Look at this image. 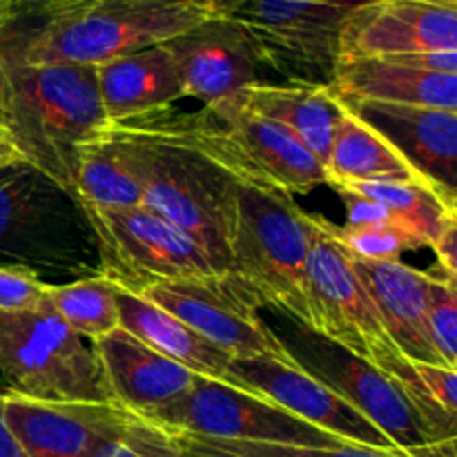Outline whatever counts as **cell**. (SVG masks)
<instances>
[{
    "instance_id": "15",
    "label": "cell",
    "mask_w": 457,
    "mask_h": 457,
    "mask_svg": "<svg viewBox=\"0 0 457 457\" xmlns=\"http://www.w3.org/2000/svg\"><path fill=\"white\" fill-rule=\"evenodd\" d=\"M230 373L244 391L266 397L272 404L348 445L369 446L375 451H397L393 442L355 406L299 366L284 364L272 357H248L232 360Z\"/></svg>"
},
{
    "instance_id": "39",
    "label": "cell",
    "mask_w": 457,
    "mask_h": 457,
    "mask_svg": "<svg viewBox=\"0 0 457 457\" xmlns=\"http://www.w3.org/2000/svg\"><path fill=\"white\" fill-rule=\"evenodd\" d=\"M25 3L27 0H0V27L7 25Z\"/></svg>"
},
{
    "instance_id": "7",
    "label": "cell",
    "mask_w": 457,
    "mask_h": 457,
    "mask_svg": "<svg viewBox=\"0 0 457 457\" xmlns=\"http://www.w3.org/2000/svg\"><path fill=\"white\" fill-rule=\"evenodd\" d=\"M0 386L34 402L119 404L96 353L47 299L29 311L0 312Z\"/></svg>"
},
{
    "instance_id": "27",
    "label": "cell",
    "mask_w": 457,
    "mask_h": 457,
    "mask_svg": "<svg viewBox=\"0 0 457 457\" xmlns=\"http://www.w3.org/2000/svg\"><path fill=\"white\" fill-rule=\"evenodd\" d=\"M120 286L103 275L80 277L71 284H47L45 299L79 337L92 342L120 328Z\"/></svg>"
},
{
    "instance_id": "35",
    "label": "cell",
    "mask_w": 457,
    "mask_h": 457,
    "mask_svg": "<svg viewBox=\"0 0 457 457\" xmlns=\"http://www.w3.org/2000/svg\"><path fill=\"white\" fill-rule=\"evenodd\" d=\"M335 190L339 192L344 205H346V223H344V228H361L370 226V223H382L395 219L384 205L375 204V201L366 199V196L355 195L351 190H342V187H335Z\"/></svg>"
},
{
    "instance_id": "18",
    "label": "cell",
    "mask_w": 457,
    "mask_h": 457,
    "mask_svg": "<svg viewBox=\"0 0 457 457\" xmlns=\"http://www.w3.org/2000/svg\"><path fill=\"white\" fill-rule=\"evenodd\" d=\"M163 45L177 67L183 96L196 98L204 107L223 105L263 83V70L248 36L228 18L210 16Z\"/></svg>"
},
{
    "instance_id": "5",
    "label": "cell",
    "mask_w": 457,
    "mask_h": 457,
    "mask_svg": "<svg viewBox=\"0 0 457 457\" xmlns=\"http://www.w3.org/2000/svg\"><path fill=\"white\" fill-rule=\"evenodd\" d=\"M0 266L34 275H101L83 205L18 156L0 161Z\"/></svg>"
},
{
    "instance_id": "28",
    "label": "cell",
    "mask_w": 457,
    "mask_h": 457,
    "mask_svg": "<svg viewBox=\"0 0 457 457\" xmlns=\"http://www.w3.org/2000/svg\"><path fill=\"white\" fill-rule=\"evenodd\" d=\"M366 196L384 205L395 219H400L415 237L431 248L449 223L457 221V208L446 204L431 186L424 181L411 183H346L333 186Z\"/></svg>"
},
{
    "instance_id": "37",
    "label": "cell",
    "mask_w": 457,
    "mask_h": 457,
    "mask_svg": "<svg viewBox=\"0 0 457 457\" xmlns=\"http://www.w3.org/2000/svg\"><path fill=\"white\" fill-rule=\"evenodd\" d=\"M3 406H4V397L3 393H0V457H29L25 453V449L21 446V442L16 440L12 428L7 427Z\"/></svg>"
},
{
    "instance_id": "41",
    "label": "cell",
    "mask_w": 457,
    "mask_h": 457,
    "mask_svg": "<svg viewBox=\"0 0 457 457\" xmlns=\"http://www.w3.org/2000/svg\"><path fill=\"white\" fill-rule=\"evenodd\" d=\"M9 156H13V152H12V147H9L7 137H4V129L0 128V161L9 159Z\"/></svg>"
},
{
    "instance_id": "14",
    "label": "cell",
    "mask_w": 457,
    "mask_h": 457,
    "mask_svg": "<svg viewBox=\"0 0 457 457\" xmlns=\"http://www.w3.org/2000/svg\"><path fill=\"white\" fill-rule=\"evenodd\" d=\"M7 427L29 457H103L145 418L120 404L34 402L3 393Z\"/></svg>"
},
{
    "instance_id": "21",
    "label": "cell",
    "mask_w": 457,
    "mask_h": 457,
    "mask_svg": "<svg viewBox=\"0 0 457 457\" xmlns=\"http://www.w3.org/2000/svg\"><path fill=\"white\" fill-rule=\"evenodd\" d=\"M330 89L339 98L457 112V74L415 70L397 56L342 58Z\"/></svg>"
},
{
    "instance_id": "40",
    "label": "cell",
    "mask_w": 457,
    "mask_h": 457,
    "mask_svg": "<svg viewBox=\"0 0 457 457\" xmlns=\"http://www.w3.org/2000/svg\"><path fill=\"white\" fill-rule=\"evenodd\" d=\"M306 3H320V4H330V7H342V9H355L364 7V4L378 3V0H306Z\"/></svg>"
},
{
    "instance_id": "1",
    "label": "cell",
    "mask_w": 457,
    "mask_h": 457,
    "mask_svg": "<svg viewBox=\"0 0 457 457\" xmlns=\"http://www.w3.org/2000/svg\"><path fill=\"white\" fill-rule=\"evenodd\" d=\"M110 137L143 187V208L161 214L230 275L239 179L192 134L177 107L110 123Z\"/></svg>"
},
{
    "instance_id": "13",
    "label": "cell",
    "mask_w": 457,
    "mask_h": 457,
    "mask_svg": "<svg viewBox=\"0 0 457 457\" xmlns=\"http://www.w3.org/2000/svg\"><path fill=\"white\" fill-rule=\"evenodd\" d=\"M137 295L172 312L232 360L272 357L297 366L272 326L262 320V306L232 275L154 284Z\"/></svg>"
},
{
    "instance_id": "12",
    "label": "cell",
    "mask_w": 457,
    "mask_h": 457,
    "mask_svg": "<svg viewBox=\"0 0 457 457\" xmlns=\"http://www.w3.org/2000/svg\"><path fill=\"white\" fill-rule=\"evenodd\" d=\"M145 420L172 436H195L208 440L290 446L348 445L272 404L266 397L201 375H196L192 386L181 397Z\"/></svg>"
},
{
    "instance_id": "22",
    "label": "cell",
    "mask_w": 457,
    "mask_h": 457,
    "mask_svg": "<svg viewBox=\"0 0 457 457\" xmlns=\"http://www.w3.org/2000/svg\"><path fill=\"white\" fill-rule=\"evenodd\" d=\"M98 94L110 123L172 107L183 98L177 67L165 45L138 49L96 67Z\"/></svg>"
},
{
    "instance_id": "30",
    "label": "cell",
    "mask_w": 457,
    "mask_h": 457,
    "mask_svg": "<svg viewBox=\"0 0 457 457\" xmlns=\"http://www.w3.org/2000/svg\"><path fill=\"white\" fill-rule=\"evenodd\" d=\"M326 228L351 257L361 259V262H393V259H400V254L406 250L424 248L422 241L397 219L361 228L335 226L326 219Z\"/></svg>"
},
{
    "instance_id": "38",
    "label": "cell",
    "mask_w": 457,
    "mask_h": 457,
    "mask_svg": "<svg viewBox=\"0 0 457 457\" xmlns=\"http://www.w3.org/2000/svg\"><path fill=\"white\" fill-rule=\"evenodd\" d=\"M404 457H457L455 455V440H442V442H428L424 446H415V449L402 451Z\"/></svg>"
},
{
    "instance_id": "36",
    "label": "cell",
    "mask_w": 457,
    "mask_h": 457,
    "mask_svg": "<svg viewBox=\"0 0 457 457\" xmlns=\"http://www.w3.org/2000/svg\"><path fill=\"white\" fill-rule=\"evenodd\" d=\"M455 239H457V221L449 223V226L442 230V235L431 244V250L437 257L436 272L449 281H457V259H455L457 241Z\"/></svg>"
},
{
    "instance_id": "29",
    "label": "cell",
    "mask_w": 457,
    "mask_h": 457,
    "mask_svg": "<svg viewBox=\"0 0 457 457\" xmlns=\"http://www.w3.org/2000/svg\"><path fill=\"white\" fill-rule=\"evenodd\" d=\"M190 457H404L402 451H375L369 446H290L266 442L208 440L195 436H174Z\"/></svg>"
},
{
    "instance_id": "9",
    "label": "cell",
    "mask_w": 457,
    "mask_h": 457,
    "mask_svg": "<svg viewBox=\"0 0 457 457\" xmlns=\"http://www.w3.org/2000/svg\"><path fill=\"white\" fill-rule=\"evenodd\" d=\"M272 330L299 369L355 406L397 451L442 442L406 388L373 364L297 321L284 320Z\"/></svg>"
},
{
    "instance_id": "3",
    "label": "cell",
    "mask_w": 457,
    "mask_h": 457,
    "mask_svg": "<svg viewBox=\"0 0 457 457\" xmlns=\"http://www.w3.org/2000/svg\"><path fill=\"white\" fill-rule=\"evenodd\" d=\"M0 56L4 62L0 128L13 156L47 174L79 201L80 150L110 128L98 94L96 67L27 65L3 52Z\"/></svg>"
},
{
    "instance_id": "17",
    "label": "cell",
    "mask_w": 457,
    "mask_h": 457,
    "mask_svg": "<svg viewBox=\"0 0 457 457\" xmlns=\"http://www.w3.org/2000/svg\"><path fill=\"white\" fill-rule=\"evenodd\" d=\"M457 52V0H378L348 12L342 58Z\"/></svg>"
},
{
    "instance_id": "42",
    "label": "cell",
    "mask_w": 457,
    "mask_h": 457,
    "mask_svg": "<svg viewBox=\"0 0 457 457\" xmlns=\"http://www.w3.org/2000/svg\"><path fill=\"white\" fill-rule=\"evenodd\" d=\"M3 98H4V62L0 56V114H3Z\"/></svg>"
},
{
    "instance_id": "16",
    "label": "cell",
    "mask_w": 457,
    "mask_h": 457,
    "mask_svg": "<svg viewBox=\"0 0 457 457\" xmlns=\"http://www.w3.org/2000/svg\"><path fill=\"white\" fill-rule=\"evenodd\" d=\"M339 103L378 132L446 204L457 208V112L360 98H339Z\"/></svg>"
},
{
    "instance_id": "6",
    "label": "cell",
    "mask_w": 457,
    "mask_h": 457,
    "mask_svg": "<svg viewBox=\"0 0 457 457\" xmlns=\"http://www.w3.org/2000/svg\"><path fill=\"white\" fill-rule=\"evenodd\" d=\"M315 239L306 263V297L312 330L361 357L400 382L431 424L437 440H457V420L442 413L420 386L415 366L397 348L379 320L346 250L330 237L324 217H315Z\"/></svg>"
},
{
    "instance_id": "2",
    "label": "cell",
    "mask_w": 457,
    "mask_h": 457,
    "mask_svg": "<svg viewBox=\"0 0 457 457\" xmlns=\"http://www.w3.org/2000/svg\"><path fill=\"white\" fill-rule=\"evenodd\" d=\"M212 16L199 0H47L0 27V52L27 65H89L163 45Z\"/></svg>"
},
{
    "instance_id": "11",
    "label": "cell",
    "mask_w": 457,
    "mask_h": 457,
    "mask_svg": "<svg viewBox=\"0 0 457 457\" xmlns=\"http://www.w3.org/2000/svg\"><path fill=\"white\" fill-rule=\"evenodd\" d=\"M101 275L129 293L154 284L221 277L204 248L147 208L89 212Z\"/></svg>"
},
{
    "instance_id": "23",
    "label": "cell",
    "mask_w": 457,
    "mask_h": 457,
    "mask_svg": "<svg viewBox=\"0 0 457 457\" xmlns=\"http://www.w3.org/2000/svg\"><path fill=\"white\" fill-rule=\"evenodd\" d=\"M235 101L253 114L288 129L326 163L344 116L342 103L330 85L257 83L241 92Z\"/></svg>"
},
{
    "instance_id": "33",
    "label": "cell",
    "mask_w": 457,
    "mask_h": 457,
    "mask_svg": "<svg viewBox=\"0 0 457 457\" xmlns=\"http://www.w3.org/2000/svg\"><path fill=\"white\" fill-rule=\"evenodd\" d=\"M47 281L22 268L0 266V312L29 311L45 299Z\"/></svg>"
},
{
    "instance_id": "31",
    "label": "cell",
    "mask_w": 457,
    "mask_h": 457,
    "mask_svg": "<svg viewBox=\"0 0 457 457\" xmlns=\"http://www.w3.org/2000/svg\"><path fill=\"white\" fill-rule=\"evenodd\" d=\"M431 272L428 284V337L437 360L457 370V290L455 281Z\"/></svg>"
},
{
    "instance_id": "4",
    "label": "cell",
    "mask_w": 457,
    "mask_h": 457,
    "mask_svg": "<svg viewBox=\"0 0 457 457\" xmlns=\"http://www.w3.org/2000/svg\"><path fill=\"white\" fill-rule=\"evenodd\" d=\"M315 219L286 192L241 181L230 237V275L262 308L311 328L306 263Z\"/></svg>"
},
{
    "instance_id": "8",
    "label": "cell",
    "mask_w": 457,
    "mask_h": 457,
    "mask_svg": "<svg viewBox=\"0 0 457 457\" xmlns=\"http://www.w3.org/2000/svg\"><path fill=\"white\" fill-rule=\"evenodd\" d=\"M244 29L259 65L290 85H330L348 9L306 0H199Z\"/></svg>"
},
{
    "instance_id": "10",
    "label": "cell",
    "mask_w": 457,
    "mask_h": 457,
    "mask_svg": "<svg viewBox=\"0 0 457 457\" xmlns=\"http://www.w3.org/2000/svg\"><path fill=\"white\" fill-rule=\"evenodd\" d=\"M196 141L212 152L239 181L308 195L326 183V168L295 134L239 103L187 112Z\"/></svg>"
},
{
    "instance_id": "32",
    "label": "cell",
    "mask_w": 457,
    "mask_h": 457,
    "mask_svg": "<svg viewBox=\"0 0 457 457\" xmlns=\"http://www.w3.org/2000/svg\"><path fill=\"white\" fill-rule=\"evenodd\" d=\"M103 457H190L177 437L165 428L156 427L150 420H143L123 445L116 446Z\"/></svg>"
},
{
    "instance_id": "24",
    "label": "cell",
    "mask_w": 457,
    "mask_h": 457,
    "mask_svg": "<svg viewBox=\"0 0 457 457\" xmlns=\"http://www.w3.org/2000/svg\"><path fill=\"white\" fill-rule=\"evenodd\" d=\"M119 306L120 328L128 330L129 335L159 351L161 355L186 366L195 375L241 388L230 373L232 357L201 337L172 312L163 311L156 303L143 299L141 295H134L125 288L119 290Z\"/></svg>"
},
{
    "instance_id": "20",
    "label": "cell",
    "mask_w": 457,
    "mask_h": 457,
    "mask_svg": "<svg viewBox=\"0 0 457 457\" xmlns=\"http://www.w3.org/2000/svg\"><path fill=\"white\" fill-rule=\"evenodd\" d=\"M348 259L397 348L411 361L442 364L428 337L431 272L418 270L400 259L361 262L351 254Z\"/></svg>"
},
{
    "instance_id": "19",
    "label": "cell",
    "mask_w": 457,
    "mask_h": 457,
    "mask_svg": "<svg viewBox=\"0 0 457 457\" xmlns=\"http://www.w3.org/2000/svg\"><path fill=\"white\" fill-rule=\"evenodd\" d=\"M116 402L141 418L181 397L196 375L186 366L143 344L128 330L116 328L92 342Z\"/></svg>"
},
{
    "instance_id": "26",
    "label": "cell",
    "mask_w": 457,
    "mask_h": 457,
    "mask_svg": "<svg viewBox=\"0 0 457 457\" xmlns=\"http://www.w3.org/2000/svg\"><path fill=\"white\" fill-rule=\"evenodd\" d=\"M76 195L85 214L129 210L143 205V187L105 129L85 145L76 163Z\"/></svg>"
},
{
    "instance_id": "25",
    "label": "cell",
    "mask_w": 457,
    "mask_h": 457,
    "mask_svg": "<svg viewBox=\"0 0 457 457\" xmlns=\"http://www.w3.org/2000/svg\"><path fill=\"white\" fill-rule=\"evenodd\" d=\"M344 107V105H342ZM326 183H411L422 181L409 163L378 132L344 110L324 163Z\"/></svg>"
},
{
    "instance_id": "34",
    "label": "cell",
    "mask_w": 457,
    "mask_h": 457,
    "mask_svg": "<svg viewBox=\"0 0 457 457\" xmlns=\"http://www.w3.org/2000/svg\"><path fill=\"white\" fill-rule=\"evenodd\" d=\"M415 378L422 386L424 395L449 418L457 420V397H455V378L457 370L446 369L442 364H424V361H413Z\"/></svg>"
}]
</instances>
